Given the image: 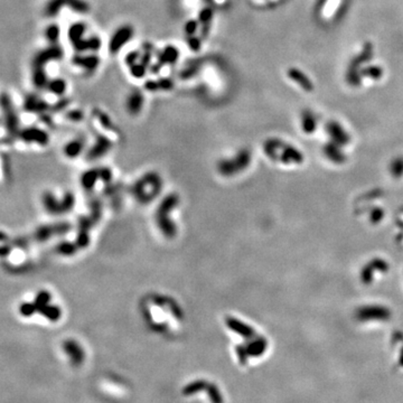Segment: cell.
Listing matches in <instances>:
<instances>
[{"label": "cell", "mask_w": 403, "mask_h": 403, "mask_svg": "<svg viewBox=\"0 0 403 403\" xmlns=\"http://www.w3.org/2000/svg\"><path fill=\"white\" fill-rule=\"evenodd\" d=\"M187 43L193 51H199V48H201V40L195 35L188 37Z\"/></svg>", "instance_id": "obj_32"}, {"label": "cell", "mask_w": 403, "mask_h": 403, "mask_svg": "<svg viewBox=\"0 0 403 403\" xmlns=\"http://www.w3.org/2000/svg\"><path fill=\"white\" fill-rule=\"evenodd\" d=\"M84 148H85V140L83 138H78L67 143L64 147V153L68 158H76L83 152Z\"/></svg>", "instance_id": "obj_18"}, {"label": "cell", "mask_w": 403, "mask_h": 403, "mask_svg": "<svg viewBox=\"0 0 403 403\" xmlns=\"http://www.w3.org/2000/svg\"><path fill=\"white\" fill-rule=\"evenodd\" d=\"M212 18H213V10L212 8H210V7H206V8L203 9L198 15V21L204 25H210Z\"/></svg>", "instance_id": "obj_29"}, {"label": "cell", "mask_w": 403, "mask_h": 403, "mask_svg": "<svg viewBox=\"0 0 403 403\" xmlns=\"http://www.w3.org/2000/svg\"><path fill=\"white\" fill-rule=\"evenodd\" d=\"M197 26H198L197 21H190L186 22V25H185V33H186L187 37L194 36V35H195V33H196V30H197V28H198Z\"/></svg>", "instance_id": "obj_30"}, {"label": "cell", "mask_w": 403, "mask_h": 403, "mask_svg": "<svg viewBox=\"0 0 403 403\" xmlns=\"http://www.w3.org/2000/svg\"><path fill=\"white\" fill-rule=\"evenodd\" d=\"M252 155L250 150L242 148L239 149L234 155L223 157L217 161L216 171L223 178H232L240 175L251 164Z\"/></svg>", "instance_id": "obj_4"}, {"label": "cell", "mask_w": 403, "mask_h": 403, "mask_svg": "<svg viewBox=\"0 0 403 403\" xmlns=\"http://www.w3.org/2000/svg\"><path fill=\"white\" fill-rule=\"evenodd\" d=\"M19 313L22 317H32L33 315H35L37 312V308L35 304L33 301L30 302H21V305L19 306Z\"/></svg>", "instance_id": "obj_28"}, {"label": "cell", "mask_w": 403, "mask_h": 403, "mask_svg": "<svg viewBox=\"0 0 403 403\" xmlns=\"http://www.w3.org/2000/svg\"><path fill=\"white\" fill-rule=\"evenodd\" d=\"M42 204L44 210L51 215H64L70 213L75 206V195L72 191H65L59 198L51 191H46L42 195Z\"/></svg>", "instance_id": "obj_5"}, {"label": "cell", "mask_w": 403, "mask_h": 403, "mask_svg": "<svg viewBox=\"0 0 403 403\" xmlns=\"http://www.w3.org/2000/svg\"><path fill=\"white\" fill-rule=\"evenodd\" d=\"M76 64L79 65L80 67L85 68L86 71L93 72L98 68L100 64V59L94 55V54H89V55H84L80 56L78 60H76Z\"/></svg>", "instance_id": "obj_20"}, {"label": "cell", "mask_w": 403, "mask_h": 403, "mask_svg": "<svg viewBox=\"0 0 403 403\" xmlns=\"http://www.w3.org/2000/svg\"><path fill=\"white\" fill-rule=\"evenodd\" d=\"M113 177V172L109 167L90 168L80 177V184L85 191H93L98 184H109Z\"/></svg>", "instance_id": "obj_8"}, {"label": "cell", "mask_w": 403, "mask_h": 403, "mask_svg": "<svg viewBox=\"0 0 403 403\" xmlns=\"http://www.w3.org/2000/svg\"><path fill=\"white\" fill-rule=\"evenodd\" d=\"M71 230V225L67 222H57V223L53 224H45L41 225L36 229L34 232V240L38 243H43V242L48 241L52 239L53 236H61L66 234Z\"/></svg>", "instance_id": "obj_11"}, {"label": "cell", "mask_w": 403, "mask_h": 403, "mask_svg": "<svg viewBox=\"0 0 403 403\" xmlns=\"http://www.w3.org/2000/svg\"><path fill=\"white\" fill-rule=\"evenodd\" d=\"M327 130L333 139L337 141V143H345L348 139L346 132L344 131L343 128L337 124V122H329L327 126Z\"/></svg>", "instance_id": "obj_22"}, {"label": "cell", "mask_w": 403, "mask_h": 403, "mask_svg": "<svg viewBox=\"0 0 403 403\" xmlns=\"http://www.w3.org/2000/svg\"><path fill=\"white\" fill-rule=\"evenodd\" d=\"M264 152L270 159H279L283 163H287L286 160H297L299 157L298 151L290 146L285 145L279 139H268L264 143Z\"/></svg>", "instance_id": "obj_9"}, {"label": "cell", "mask_w": 403, "mask_h": 403, "mask_svg": "<svg viewBox=\"0 0 403 403\" xmlns=\"http://www.w3.org/2000/svg\"><path fill=\"white\" fill-rule=\"evenodd\" d=\"M373 57V46L371 43H365L363 45L361 52L358 55L352 59L351 62L348 64L347 71H346V81L349 85L352 86H359L361 82H362V78H361V71L363 68L364 63H368Z\"/></svg>", "instance_id": "obj_7"}, {"label": "cell", "mask_w": 403, "mask_h": 403, "mask_svg": "<svg viewBox=\"0 0 403 403\" xmlns=\"http://www.w3.org/2000/svg\"><path fill=\"white\" fill-rule=\"evenodd\" d=\"M62 349L73 365H80L85 360V351L76 339H65L62 344Z\"/></svg>", "instance_id": "obj_15"}, {"label": "cell", "mask_w": 403, "mask_h": 403, "mask_svg": "<svg viewBox=\"0 0 403 403\" xmlns=\"http://www.w3.org/2000/svg\"><path fill=\"white\" fill-rule=\"evenodd\" d=\"M180 205V196L177 193L165 195L159 202L153 215L156 228L165 239L172 240L178 235V226L176 224L172 214Z\"/></svg>", "instance_id": "obj_2"}, {"label": "cell", "mask_w": 403, "mask_h": 403, "mask_svg": "<svg viewBox=\"0 0 403 403\" xmlns=\"http://www.w3.org/2000/svg\"><path fill=\"white\" fill-rule=\"evenodd\" d=\"M288 76L291 81L297 84L299 87H301L302 90L306 92H312L314 89V84L312 83V81L309 80L308 76L304 74L298 68L293 67L288 71Z\"/></svg>", "instance_id": "obj_17"}, {"label": "cell", "mask_w": 403, "mask_h": 403, "mask_svg": "<svg viewBox=\"0 0 403 403\" xmlns=\"http://www.w3.org/2000/svg\"><path fill=\"white\" fill-rule=\"evenodd\" d=\"M141 318L153 333L170 334L182 327L185 313L179 302L170 295L149 293L139 302Z\"/></svg>", "instance_id": "obj_1"}, {"label": "cell", "mask_w": 403, "mask_h": 403, "mask_svg": "<svg viewBox=\"0 0 403 403\" xmlns=\"http://www.w3.org/2000/svg\"><path fill=\"white\" fill-rule=\"evenodd\" d=\"M11 244L13 245H16V247L21 248V249H25L28 247L29 242L25 237H17V239H15L13 242H11Z\"/></svg>", "instance_id": "obj_33"}, {"label": "cell", "mask_w": 403, "mask_h": 403, "mask_svg": "<svg viewBox=\"0 0 403 403\" xmlns=\"http://www.w3.org/2000/svg\"><path fill=\"white\" fill-rule=\"evenodd\" d=\"M383 75V70L378 65H371V66L363 67L361 71V78H367L371 80H379Z\"/></svg>", "instance_id": "obj_26"}, {"label": "cell", "mask_w": 403, "mask_h": 403, "mask_svg": "<svg viewBox=\"0 0 403 403\" xmlns=\"http://www.w3.org/2000/svg\"><path fill=\"white\" fill-rule=\"evenodd\" d=\"M79 247L78 244L74 242H70V241H64V242H61L56 245V249L55 251L56 253H59L60 255H63V256H71V255H74L76 252L79 250Z\"/></svg>", "instance_id": "obj_21"}, {"label": "cell", "mask_w": 403, "mask_h": 403, "mask_svg": "<svg viewBox=\"0 0 403 403\" xmlns=\"http://www.w3.org/2000/svg\"><path fill=\"white\" fill-rule=\"evenodd\" d=\"M225 326L228 327L229 331L239 335L244 340H248L255 336V329L249 325L248 322L241 320L240 318L235 316H226L225 317Z\"/></svg>", "instance_id": "obj_14"}, {"label": "cell", "mask_w": 403, "mask_h": 403, "mask_svg": "<svg viewBox=\"0 0 403 403\" xmlns=\"http://www.w3.org/2000/svg\"><path fill=\"white\" fill-rule=\"evenodd\" d=\"M92 124L98 129V133L105 134L109 137L111 140L117 141L120 138V131L111 120L110 117L106 112L100 109H94L92 111Z\"/></svg>", "instance_id": "obj_10"}, {"label": "cell", "mask_w": 403, "mask_h": 403, "mask_svg": "<svg viewBox=\"0 0 403 403\" xmlns=\"http://www.w3.org/2000/svg\"><path fill=\"white\" fill-rule=\"evenodd\" d=\"M178 60V51L174 46H167L160 54V64H174Z\"/></svg>", "instance_id": "obj_23"}, {"label": "cell", "mask_w": 403, "mask_h": 403, "mask_svg": "<svg viewBox=\"0 0 403 403\" xmlns=\"http://www.w3.org/2000/svg\"><path fill=\"white\" fill-rule=\"evenodd\" d=\"M112 143L113 140H111L109 137L101 133H97L93 144L87 149L86 159L92 161L101 159L102 157H105L112 149Z\"/></svg>", "instance_id": "obj_13"}, {"label": "cell", "mask_w": 403, "mask_h": 403, "mask_svg": "<svg viewBox=\"0 0 403 403\" xmlns=\"http://www.w3.org/2000/svg\"><path fill=\"white\" fill-rule=\"evenodd\" d=\"M301 127L306 132H312L316 129V118L312 111L306 110L301 114Z\"/></svg>", "instance_id": "obj_25"}, {"label": "cell", "mask_w": 403, "mask_h": 403, "mask_svg": "<svg viewBox=\"0 0 403 403\" xmlns=\"http://www.w3.org/2000/svg\"><path fill=\"white\" fill-rule=\"evenodd\" d=\"M40 314L43 317H45L46 319L52 322L59 321L61 318H62V309H61V307L57 305H53L52 302L49 305L45 306L44 308H42L40 310Z\"/></svg>", "instance_id": "obj_19"}, {"label": "cell", "mask_w": 403, "mask_h": 403, "mask_svg": "<svg viewBox=\"0 0 403 403\" xmlns=\"http://www.w3.org/2000/svg\"><path fill=\"white\" fill-rule=\"evenodd\" d=\"M164 179L156 170L146 171L138 177L129 188V193L138 204L148 205L160 196Z\"/></svg>", "instance_id": "obj_3"}, {"label": "cell", "mask_w": 403, "mask_h": 403, "mask_svg": "<svg viewBox=\"0 0 403 403\" xmlns=\"http://www.w3.org/2000/svg\"><path fill=\"white\" fill-rule=\"evenodd\" d=\"M11 250H13V244L11 243H0V258H6V256H8Z\"/></svg>", "instance_id": "obj_31"}, {"label": "cell", "mask_w": 403, "mask_h": 403, "mask_svg": "<svg viewBox=\"0 0 403 403\" xmlns=\"http://www.w3.org/2000/svg\"><path fill=\"white\" fill-rule=\"evenodd\" d=\"M25 139L28 141H37L41 145H46L47 143V136L46 133L40 131V130H29V131H26L24 134Z\"/></svg>", "instance_id": "obj_27"}, {"label": "cell", "mask_w": 403, "mask_h": 403, "mask_svg": "<svg viewBox=\"0 0 403 403\" xmlns=\"http://www.w3.org/2000/svg\"><path fill=\"white\" fill-rule=\"evenodd\" d=\"M7 241H8V235L5 232L0 231V243H5Z\"/></svg>", "instance_id": "obj_34"}, {"label": "cell", "mask_w": 403, "mask_h": 403, "mask_svg": "<svg viewBox=\"0 0 403 403\" xmlns=\"http://www.w3.org/2000/svg\"><path fill=\"white\" fill-rule=\"evenodd\" d=\"M102 207L100 202H93L91 206V215H85V216L80 217L79 220V229H78V235H76L75 243L78 244L80 249H85L89 247L91 239H90V232L93 226L100 221L101 217Z\"/></svg>", "instance_id": "obj_6"}, {"label": "cell", "mask_w": 403, "mask_h": 403, "mask_svg": "<svg viewBox=\"0 0 403 403\" xmlns=\"http://www.w3.org/2000/svg\"><path fill=\"white\" fill-rule=\"evenodd\" d=\"M145 105V98L140 91L134 90L130 93L126 100V109L131 116H138Z\"/></svg>", "instance_id": "obj_16"}, {"label": "cell", "mask_w": 403, "mask_h": 403, "mask_svg": "<svg viewBox=\"0 0 403 403\" xmlns=\"http://www.w3.org/2000/svg\"><path fill=\"white\" fill-rule=\"evenodd\" d=\"M134 34V28L131 25H122L114 30L112 36H111L109 41V51L114 55V54L120 52L122 48L125 47L131 41Z\"/></svg>", "instance_id": "obj_12"}, {"label": "cell", "mask_w": 403, "mask_h": 403, "mask_svg": "<svg viewBox=\"0 0 403 403\" xmlns=\"http://www.w3.org/2000/svg\"><path fill=\"white\" fill-rule=\"evenodd\" d=\"M33 302L36 306L37 312L40 313L42 308H44L45 306H47L52 302V294L48 290H40L36 294Z\"/></svg>", "instance_id": "obj_24"}]
</instances>
